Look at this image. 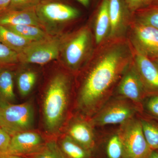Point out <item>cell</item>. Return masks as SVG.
<instances>
[{
	"mask_svg": "<svg viewBox=\"0 0 158 158\" xmlns=\"http://www.w3.org/2000/svg\"><path fill=\"white\" fill-rule=\"evenodd\" d=\"M0 42L19 53L33 41L23 38L4 26L0 25Z\"/></svg>",
	"mask_w": 158,
	"mask_h": 158,
	"instance_id": "obj_17",
	"label": "cell"
},
{
	"mask_svg": "<svg viewBox=\"0 0 158 158\" xmlns=\"http://www.w3.org/2000/svg\"><path fill=\"white\" fill-rule=\"evenodd\" d=\"M60 41L51 38L33 41L19 53L20 62L24 63L44 65L58 58Z\"/></svg>",
	"mask_w": 158,
	"mask_h": 158,
	"instance_id": "obj_5",
	"label": "cell"
},
{
	"mask_svg": "<svg viewBox=\"0 0 158 158\" xmlns=\"http://www.w3.org/2000/svg\"><path fill=\"white\" fill-rule=\"evenodd\" d=\"M69 85L66 76L57 73L51 79L44 94L43 122L49 135H58L65 123L70 100Z\"/></svg>",
	"mask_w": 158,
	"mask_h": 158,
	"instance_id": "obj_2",
	"label": "cell"
},
{
	"mask_svg": "<svg viewBox=\"0 0 158 158\" xmlns=\"http://www.w3.org/2000/svg\"><path fill=\"white\" fill-rule=\"evenodd\" d=\"M128 6L133 10L144 8L148 6L149 0H126Z\"/></svg>",
	"mask_w": 158,
	"mask_h": 158,
	"instance_id": "obj_30",
	"label": "cell"
},
{
	"mask_svg": "<svg viewBox=\"0 0 158 158\" xmlns=\"http://www.w3.org/2000/svg\"><path fill=\"white\" fill-rule=\"evenodd\" d=\"M155 63L157 67L158 68V60L156 61Z\"/></svg>",
	"mask_w": 158,
	"mask_h": 158,
	"instance_id": "obj_36",
	"label": "cell"
},
{
	"mask_svg": "<svg viewBox=\"0 0 158 158\" xmlns=\"http://www.w3.org/2000/svg\"><path fill=\"white\" fill-rule=\"evenodd\" d=\"M148 158H158V152L156 150H152Z\"/></svg>",
	"mask_w": 158,
	"mask_h": 158,
	"instance_id": "obj_33",
	"label": "cell"
},
{
	"mask_svg": "<svg viewBox=\"0 0 158 158\" xmlns=\"http://www.w3.org/2000/svg\"><path fill=\"white\" fill-rule=\"evenodd\" d=\"M135 110L127 103L117 102L111 104L101 111L94 119L98 126L123 124L132 118Z\"/></svg>",
	"mask_w": 158,
	"mask_h": 158,
	"instance_id": "obj_7",
	"label": "cell"
},
{
	"mask_svg": "<svg viewBox=\"0 0 158 158\" xmlns=\"http://www.w3.org/2000/svg\"><path fill=\"white\" fill-rule=\"evenodd\" d=\"M31 25L42 27V23L34 9L6 10L0 13V25Z\"/></svg>",
	"mask_w": 158,
	"mask_h": 158,
	"instance_id": "obj_12",
	"label": "cell"
},
{
	"mask_svg": "<svg viewBox=\"0 0 158 158\" xmlns=\"http://www.w3.org/2000/svg\"><path fill=\"white\" fill-rule=\"evenodd\" d=\"M66 135L91 152L95 148V136L88 122L79 118L72 122L66 129Z\"/></svg>",
	"mask_w": 158,
	"mask_h": 158,
	"instance_id": "obj_9",
	"label": "cell"
},
{
	"mask_svg": "<svg viewBox=\"0 0 158 158\" xmlns=\"http://www.w3.org/2000/svg\"><path fill=\"white\" fill-rule=\"evenodd\" d=\"M123 158H148L152 150L144 137L141 121L130 119L123 124L120 134Z\"/></svg>",
	"mask_w": 158,
	"mask_h": 158,
	"instance_id": "obj_4",
	"label": "cell"
},
{
	"mask_svg": "<svg viewBox=\"0 0 158 158\" xmlns=\"http://www.w3.org/2000/svg\"><path fill=\"white\" fill-rule=\"evenodd\" d=\"M139 72L148 86L158 90V68L148 57L139 53L136 56Z\"/></svg>",
	"mask_w": 158,
	"mask_h": 158,
	"instance_id": "obj_14",
	"label": "cell"
},
{
	"mask_svg": "<svg viewBox=\"0 0 158 158\" xmlns=\"http://www.w3.org/2000/svg\"><path fill=\"white\" fill-rule=\"evenodd\" d=\"M155 5H158V0H149L148 6Z\"/></svg>",
	"mask_w": 158,
	"mask_h": 158,
	"instance_id": "obj_35",
	"label": "cell"
},
{
	"mask_svg": "<svg viewBox=\"0 0 158 158\" xmlns=\"http://www.w3.org/2000/svg\"><path fill=\"white\" fill-rule=\"evenodd\" d=\"M40 0H11L7 10H22L33 9Z\"/></svg>",
	"mask_w": 158,
	"mask_h": 158,
	"instance_id": "obj_27",
	"label": "cell"
},
{
	"mask_svg": "<svg viewBox=\"0 0 158 158\" xmlns=\"http://www.w3.org/2000/svg\"><path fill=\"white\" fill-rule=\"evenodd\" d=\"M31 41H37L49 37L41 28L31 25H19L5 27Z\"/></svg>",
	"mask_w": 158,
	"mask_h": 158,
	"instance_id": "obj_19",
	"label": "cell"
},
{
	"mask_svg": "<svg viewBox=\"0 0 158 158\" xmlns=\"http://www.w3.org/2000/svg\"><path fill=\"white\" fill-rule=\"evenodd\" d=\"M121 56L118 51H112L90 71L79 93L77 104L80 110L89 113L101 100L116 80Z\"/></svg>",
	"mask_w": 158,
	"mask_h": 158,
	"instance_id": "obj_1",
	"label": "cell"
},
{
	"mask_svg": "<svg viewBox=\"0 0 158 158\" xmlns=\"http://www.w3.org/2000/svg\"><path fill=\"white\" fill-rule=\"evenodd\" d=\"M37 80V74L33 70L24 71L19 74L17 85L19 92L22 97L28 96L33 90Z\"/></svg>",
	"mask_w": 158,
	"mask_h": 158,
	"instance_id": "obj_20",
	"label": "cell"
},
{
	"mask_svg": "<svg viewBox=\"0 0 158 158\" xmlns=\"http://www.w3.org/2000/svg\"><path fill=\"white\" fill-rule=\"evenodd\" d=\"M11 140V136L0 127V155L7 152Z\"/></svg>",
	"mask_w": 158,
	"mask_h": 158,
	"instance_id": "obj_28",
	"label": "cell"
},
{
	"mask_svg": "<svg viewBox=\"0 0 158 158\" xmlns=\"http://www.w3.org/2000/svg\"><path fill=\"white\" fill-rule=\"evenodd\" d=\"M144 137L152 150H158V124L152 122L141 121Z\"/></svg>",
	"mask_w": 158,
	"mask_h": 158,
	"instance_id": "obj_21",
	"label": "cell"
},
{
	"mask_svg": "<svg viewBox=\"0 0 158 158\" xmlns=\"http://www.w3.org/2000/svg\"><path fill=\"white\" fill-rule=\"evenodd\" d=\"M34 105L31 101L23 103L0 104V127L12 136L33 130Z\"/></svg>",
	"mask_w": 158,
	"mask_h": 158,
	"instance_id": "obj_3",
	"label": "cell"
},
{
	"mask_svg": "<svg viewBox=\"0 0 158 158\" xmlns=\"http://www.w3.org/2000/svg\"><path fill=\"white\" fill-rule=\"evenodd\" d=\"M146 107L152 114L158 117V96L151 97L148 101Z\"/></svg>",
	"mask_w": 158,
	"mask_h": 158,
	"instance_id": "obj_29",
	"label": "cell"
},
{
	"mask_svg": "<svg viewBox=\"0 0 158 158\" xmlns=\"http://www.w3.org/2000/svg\"><path fill=\"white\" fill-rule=\"evenodd\" d=\"M57 141L64 158H91L92 152L65 135Z\"/></svg>",
	"mask_w": 158,
	"mask_h": 158,
	"instance_id": "obj_15",
	"label": "cell"
},
{
	"mask_svg": "<svg viewBox=\"0 0 158 158\" xmlns=\"http://www.w3.org/2000/svg\"><path fill=\"white\" fill-rule=\"evenodd\" d=\"M89 40V32L83 30L67 44L64 52V58L69 67L75 68L80 64L86 52Z\"/></svg>",
	"mask_w": 158,
	"mask_h": 158,
	"instance_id": "obj_10",
	"label": "cell"
},
{
	"mask_svg": "<svg viewBox=\"0 0 158 158\" xmlns=\"http://www.w3.org/2000/svg\"><path fill=\"white\" fill-rule=\"evenodd\" d=\"M77 1L85 6H88L89 5V0H77Z\"/></svg>",
	"mask_w": 158,
	"mask_h": 158,
	"instance_id": "obj_34",
	"label": "cell"
},
{
	"mask_svg": "<svg viewBox=\"0 0 158 158\" xmlns=\"http://www.w3.org/2000/svg\"><path fill=\"white\" fill-rule=\"evenodd\" d=\"M11 1V0H0V13L8 9Z\"/></svg>",
	"mask_w": 158,
	"mask_h": 158,
	"instance_id": "obj_31",
	"label": "cell"
},
{
	"mask_svg": "<svg viewBox=\"0 0 158 158\" xmlns=\"http://www.w3.org/2000/svg\"><path fill=\"white\" fill-rule=\"evenodd\" d=\"M46 142L42 135L33 130L19 133L11 136L5 154L30 156L41 150Z\"/></svg>",
	"mask_w": 158,
	"mask_h": 158,
	"instance_id": "obj_6",
	"label": "cell"
},
{
	"mask_svg": "<svg viewBox=\"0 0 158 158\" xmlns=\"http://www.w3.org/2000/svg\"><path fill=\"white\" fill-rule=\"evenodd\" d=\"M0 158H23L20 156L15 155L9 154H3L0 155Z\"/></svg>",
	"mask_w": 158,
	"mask_h": 158,
	"instance_id": "obj_32",
	"label": "cell"
},
{
	"mask_svg": "<svg viewBox=\"0 0 158 158\" xmlns=\"http://www.w3.org/2000/svg\"><path fill=\"white\" fill-rule=\"evenodd\" d=\"M15 100L14 92V76L9 70L0 71V104L14 103Z\"/></svg>",
	"mask_w": 158,
	"mask_h": 158,
	"instance_id": "obj_16",
	"label": "cell"
},
{
	"mask_svg": "<svg viewBox=\"0 0 158 158\" xmlns=\"http://www.w3.org/2000/svg\"><path fill=\"white\" fill-rule=\"evenodd\" d=\"M27 158H64V157L57 141L52 139L47 141L41 150Z\"/></svg>",
	"mask_w": 158,
	"mask_h": 158,
	"instance_id": "obj_22",
	"label": "cell"
},
{
	"mask_svg": "<svg viewBox=\"0 0 158 158\" xmlns=\"http://www.w3.org/2000/svg\"><path fill=\"white\" fill-rule=\"evenodd\" d=\"M106 154L108 158H123V148L119 135L112 136L106 146Z\"/></svg>",
	"mask_w": 158,
	"mask_h": 158,
	"instance_id": "obj_25",
	"label": "cell"
},
{
	"mask_svg": "<svg viewBox=\"0 0 158 158\" xmlns=\"http://www.w3.org/2000/svg\"><path fill=\"white\" fill-rule=\"evenodd\" d=\"M135 37L140 53L158 58V30L138 23L135 27Z\"/></svg>",
	"mask_w": 158,
	"mask_h": 158,
	"instance_id": "obj_8",
	"label": "cell"
},
{
	"mask_svg": "<svg viewBox=\"0 0 158 158\" xmlns=\"http://www.w3.org/2000/svg\"><path fill=\"white\" fill-rule=\"evenodd\" d=\"M109 15L111 34L117 30L121 18V6L120 0H109Z\"/></svg>",
	"mask_w": 158,
	"mask_h": 158,
	"instance_id": "obj_24",
	"label": "cell"
},
{
	"mask_svg": "<svg viewBox=\"0 0 158 158\" xmlns=\"http://www.w3.org/2000/svg\"><path fill=\"white\" fill-rule=\"evenodd\" d=\"M119 93L134 102H139L143 92V85L135 73L129 72L125 76L118 88Z\"/></svg>",
	"mask_w": 158,
	"mask_h": 158,
	"instance_id": "obj_13",
	"label": "cell"
},
{
	"mask_svg": "<svg viewBox=\"0 0 158 158\" xmlns=\"http://www.w3.org/2000/svg\"><path fill=\"white\" fill-rule=\"evenodd\" d=\"M39 18L52 23H62L74 19L78 16L79 11L71 6L58 3L43 5L39 9Z\"/></svg>",
	"mask_w": 158,
	"mask_h": 158,
	"instance_id": "obj_11",
	"label": "cell"
},
{
	"mask_svg": "<svg viewBox=\"0 0 158 158\" xmlns=\"http://www.w3.org/2000/svg\"><path fill=\"white\" fill-rule=\"evenodd\" d=\"M138 20V23L158 30V5L144 7L139 13Z\"/></svg>",
	"mask_w": 158,
	"mask_h": 158,
	"instance_id": "obj_23",
	"label": "cell"
},
{
	"mask_svg": "<svg viewBox=\"0 0 158 158\" xmlns=\"http://www.w3.org/2000/svg\"><path fill=\"white\" fill-rule=\"evenodd\" d=\"M19 61L18 53L0 42V66L13 64Z\"/></svg>",
	"mask_w": 158,
	"mask_h": 158,
	"instance_id": "obj_26",
	"label": "cell"
},
{
	"mask_svg": "<svg viewBox=\"0 0 158 158\" xmlns=\"http://www.w3.org/2000/svg\"><path fill=\"white\" fill-rule=\"evenodd\" d=\"M109 0H103L99 11L95 26V39L99 44L102 40L110 26Z\"/></svg>",
	"mask_w": 158,
	"mask_h": 158,
	"instance_id": "obj_18",
	"label": "cell"
}]
</instances>
